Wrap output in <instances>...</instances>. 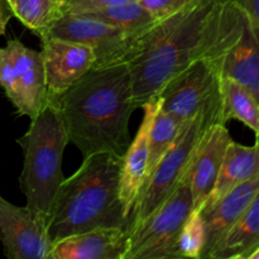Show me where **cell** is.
<instances>
[{"mask_svg": "<svg viewBox=\"0 0 259 259\" xmlns=\"http://www.w3.org/2000/svg\"><path fill=\"white\" fill-rule=\"evenodd\" d=\"M233 0H195L139 37L128 67L136 109L156 98L175 75L201 58L227 57L244 30Z\"/></svg>", "mask_w": 259, "mask_h": 259, "instance_id": "cell-1", "label": "cell"}, {"mask_svg": "<svg viewBox=\"0 0 259 259\" xmlns=\"http://www.w3.org/2000/svg\"><path fill=\"white\" fill-rule=\"evenodd\" d=\"M55 100L68 143L83 157L125 153L132 141L129 120L137 110L128 63L93 67Z\"/></svg>", "mask_w": 259, "mask_h": 259, "instance_id": "cell-2", "label": "cell"}, {"mask_svg": "<svg viewBox=\"0 0 259 259\" xmlns=\"http://www.w3.org/2000/svg\"><path fill=\"white\" fill-rule=\"evenodd\" d=\"M121 157L109 152L83 157L80 168L65 179L47 220L52 244L96 228L128 232L131 218L119 194Z\"/></svg>", "mask_w": 259, "mask_h": 259, "instance_id": "cell-3", "label": "cell"}, {"mask_svg": "<svg viewBox=\"0 0 259 259\" xmlns=\"http://www.w3.org/2000/svg\"><path fill=\"white\" fill-rule=\"evenodd\" d=\"M17 143L24 154L19 185L27 201L25 206L48 220L66 179L62 158L68 144L55 99H50L47 105L30 119L29 128Z\"/></svg>", "mask_w": 259, "mask_h": 259, "instance_id": "cell-4", "label": "cell"}, {"mask_svg": "<svg viewBox=\"0 0 259 259\" xmlns=\"http://www.w3.org/2000/svg\"><path fill=\"white\" fill-rule=\"evenodd\" d=\"M215 124H225L223 104L214 105L197 114L182 125L176 141L158 162L142 189L136 205L128 234L146 220L162 202L177 189L185 175L190 171L192 161L206 132Z\"/></svg>", "mask_w": 259, "mask_h": 259, "instance_id": "cell-5", "label": "cell"}, {"mask_svg": "<svg viewBox=\"0 0 259 259\" xmlns=\"http://www.w3.org/2000/svg\"><path fill=\"white\" fill-rule=\"evenodd\" d=\"M192 210L189 171L171 196L129 233L123 259H179L177 238Z\"/></svg>", "mask_w": 259, "mask_h": 259, "instance_id": "cell-6", "label": "cell"}, {"mask_svg": "<svg viewBox=\"0 0 259 259\" xmlns=\"http://www.w3.org/2000/svg\"><path fill=\"white\" fill-rule=\"evenodd\" d=\"M225 57L201 58L175 75L157 96L161 109L181 121L223 104V65Z\"/></svg>", "mask_w": 259, "mask_h": 259, "instance_id": "cell-7", "label": "cell"}, {"mask_svg": "<svg viewBox=\"0 0 259 259\" xmlns=\"http://www.w3.org/2000/svg\"><path fill=\"white\" fill-rule=\"evenodd\" d=\"M0 88L20 116L34 118L50 100L40 51L8 39L0 47Z\"/></svg>", "mask_w": 259, "mask_h": 259, "instance_id": "cell-8", "label": "cell"}, {"mask_svg": "<svg viewBox=\"0 0 259 259\" xmlns=\"http://www.w3.org/2000/svg\"><path fill=\"white\" fill-rule=\"evenodd\" d=\"M139 37L94 18L61 14L40 39L61 38L89 46L95 52L94 67H105L128 63L136 53Z\"/></svg>", "mask_w": 259, "mask_h": 259, "instance_id": "cell-9", "label": "cell"}, {"mask_svg": "<svg viewBox=\"0 0 259 259\" xmlns=\"http://www.w3.org/2000/svg\"><path fill=\"white\" fill-rule=\"evenodd\" d=\"M0 242L10 259H48L52 242L47 219L27 206H15L0 195Z\"/></svg>", "mask_w": 259, "mask_h": 259, "instance_id": "cell-10", "label": "cell"}, {"mask_svg": "<svg viewBox=\"0 0 259 259\" xmlns=\"http://www.w3.org/2000/svg\"><path fill=\"white\" fill-rule=\"evenodd\" d=\"M40 42L48 98L62 95L95 65V52L89 46L61 38Z\"/></svg>", "mask_w": 259, "mask_h": 259, "instance_id": "cell-11", "label": "cell"}, {"mask_svg": "<svg viewBox=\"0 0 259 259\" xmlns=\"http://www.w3.org/2000/svg\"><path fill=\"white\" fill-rule=\"evenodd\" d=\"M161 106L158 96L147 101L143 109V119L137 131L136 137L131 141L125 153L121 157L120 168V187L119 194L126 214L132 222L136 205L141 196L142 189L147 179L148 167V138L153 119Z\"/></svg>", "mask_w": 259, "mask_h": 259, "instance_id": "cell-12", "label": "cell"}, {"mask_svg": "<svg viewBox=\"0 0 259 259\" xmlns=\"http://www.w3.org/2000/svg\"><path fill=\"white\" fill-rule=\"evenodd\" d=\"M232 141L233 138L225 124L212 125L202 138L190 168L194 209H201L211 195L225 152Z\"/></svg>", "mask_w": 259, "mask_h": 259, "instance_id": "cell-13", "label": "cell"}, {"mask_svg": "<svg viewBox=\"0 0 259 259\" xmlns=\"http://www.w3.org/2000/svg\"><path fill=\"white\" fill-rule=\"evenodd\" d=\"M259 191V175L238 185L220 199L207 202L199 210L205 229V247L201 259H207L217 243L240 218Z\"/></svg>", "mask_w": 259, "mask_h": 259, "instance_id": "cell-14", "label": "cell"}, {"mask_svg": "<svg viewBox=\"0 0 259 259\" xmlns=\"http://www.w3.org/2000/svg\"><path fill=\"white\" fill-rule=\"evenodd\" d=\"M126 245V230L96 228L53 243L48 259H123Z\"/></svg>", "mask_w": 259, "mask_h": 259, "instance_id": "cell-15", "label": "cell"}, {"mask_svg": "<svg viewBox=\"0 0 259 259\" xmlns=\"http://www.w3.org/2000/svg\"><path fill=\"white\" fill-rule=\"evenodd\" d=\"M223 76L242 83L259 101V25L248 18L242 37L225 57Z\"/></svg>", "mask_w": 259, "mask_h": 259, "instance_id": "cell-16", "label": "cell"}, {"mask_svg": "<svg viewBox=\"0 0 259 259\" xmlns=\"http://www.w3.org/2000/svg\"><path fill=\"white\" fill-rule=\"evenodd\" d=\"M259 247V191L207 259H248Z\"/></svg>", "mask_w": 259, "mask_h": 259, "instance_id": "cell-17", "label": "cell"}, {"mask_svg": "<svg viewBox=\"0 0 259 259\" xmlns=\"http://www.w3.org/2000/svg\"><path fill=\"white\" fill-rule=\"evenodd\" d=\"M258 175L259 144L254 143V146H244L232 141L225 152L214 190L205 204L220 199L223 195L234 189L235 186L254 179Z\"/></svg>", "mask_w": 259, "mask_h": 259, "instance_id": "cell-18", "label": "cell"}, {"mask_svg": "<svg viewBox=\"0 0 259 259\" xmlns=\"http://www.w3.org/2000/svg\"><path fill=\"white\" fill-rule=\"evenodd\" d=\"M76 15L94 18V19L100 20V22L136 35L144 34L147 30L151 29L158 22V19L154 18L142 5L139 0L88 10V12L78 13Z\"/></svg>", "mask_w": 259, "mask_h": 259, "instance_id": "cell-19", "label": "cell"}, {"mask_svg": "<svg viewBox=\"0 0 259 259\" xmlns=\"http://www.w3.org/2000/svg\"><path fill=\"white\" fill-rule=\"evenodd\" d=\"M223 113L225 121H242L254 134L259 133V101L245 86L223 76Z\"/></svg>", "mask_w": 259, "mask_h": 259, "instance_id": "cell-20", "label": "cell"}, {"mask_svg": "<svg viewBox=\"0 0 259 259\" xmlns=\"http://www.w3.org/2000/svg\"><path fill=\"white\" fill-rule=\"evenodd\" d=\"M184 121L177 119L172 114L166 113L159 106L153 119L148 138V167H147V180L154 171L158 162L163 158L174 142L176 141ZM146 184V182H144ZM144 186V185H143Z\"/></svg>", "mask_w": 259, "mask_h": 259, "instance_id": "cell-21", "label": "cell"}, {"mask_svg": "<svg viewBox=\"0 0 259 259\" xmlns=\"http://www.w3.org/2000/svg\"><path fill=\"white\" fill-rule=\"evenodd\" d=\"M13 15L38 37L60 17L58 0H8Z\"/></svg>", "mask_w": 259, "mask_h": 259, "instance_id": "cell-22", "label": "cell"}, {"mask_svg": "<svg viewBox=\"0 0 259 259\" xmlns=\"http://www.w3.org/2000/svg\"><path fill=\"white\" fill-rule=\"evenodd\" d=\"M205 247V229L199 210L194 209L185 222L176 242L179 259H201Z\"/></svg>", "mask_w": 259, "mask_h": 259, "instance_id": "cell-23", "label": "cell"}, {"mask_svg": "<svg viewBox=\"0 0 259 259\" xmlns=\"http://www.w3.org/2000/svg\"><path fill=\"white\" fill-rule=\"evenodd\" d=\"M133 0H58L60 14H78L88 10L110 7Z\"/></svg>", "mask_w": 259, "mask_h": 259, "instance_id": "cell-24", "label": "cell"}, {"mask_svg": "<svg viewBox=\"0 0 259 259\" xmlns=\"http://www.w3.org/2000/svg\"><path fill=\"white\" fill-rule=\"evenodd\" d=\"M144 8L157 19L171 15L195 0H139Z\"/></svg>", "mask_w": 259, "mask_h": 259, "instance_id": "cell-25", "label": "cell"}, {"mask_svg": "<svg viewBox=\"0 0 259 259\" xmlns=\"http://www.w3.org/2000/svg\"><path fill=\"white\" fill-rule=\"evenodd\" d=\"M233 2L245 13L250 22L259 25V0H233Z\"/></svg>", "mask_w": 259, "mask_h": 259, "instance_id": "cell-26", "label": "cell"}, {"mask_svg": "<svg viewBox=\"0 0 259 259\" xmlns=\"http://www.w3.org/2000/svg\"><path fill=\"white\" fill-rule=\"evenodd\" d=\"M12 17H14V15H13L8 0H0V35L5 34L7 25L9 20L12 19Z\"/></svg>", "mask_w": 259, "mask_h": 259, "instance_id": "cell-27", "label": "cell"}, {"mask_svg": "<svg viewBox=\"0 0 259 259\" xmlns=\"http://www.w3.org/2000/svg\"><path fill=\"white\" fill-rule=\"evenodd\" d=\"M248 259H259V247L254 250V252L250 253L249 257H248Z\"/></svg>", "mask_w": 259, "mask_h": 259, "instance_id": "cell-28", "label": "cell"}, {"mask_svg": "<svg viewBox=\"0 0 259 259\" xmlns=\"http://www.w3.org/2000/svg\"><path fill=\"white\" fill-rule=\"evenodd\" d=\"M255 143L259 144V133L255 134Z\"/></svg>", "mask_w": 259, "mask_h": 259, "instance_id": "cell-29", "label": "cell"}]
</instances>
